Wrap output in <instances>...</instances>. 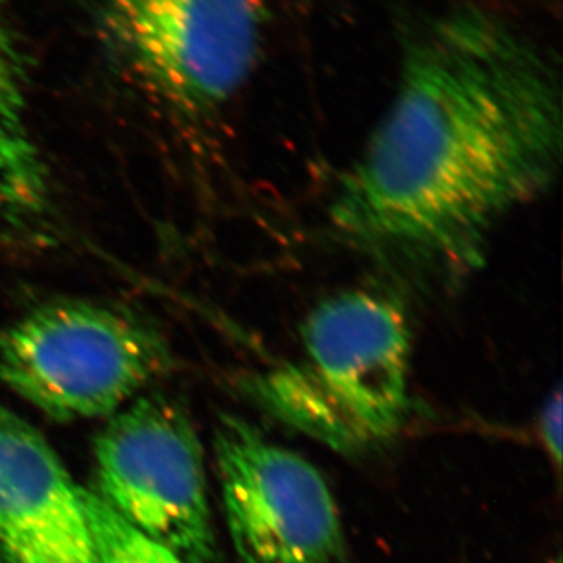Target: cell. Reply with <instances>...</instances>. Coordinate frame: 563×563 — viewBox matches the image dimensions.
I'll use <instances>...</instances> for the list:
<instances>
[{
	"label": "cell",
	"mask_w": 563,
	"mask_h": 563,
	"mask_svg": "<svg viewBox=\"0 0 563 563\" xmlns=\"http://www.w3.org/2000/svg\"><path fill=\"white\" fill-rule=\"evenodd\" d=\"M398 85L333 195L332 228L413 276H463L507 217L561 172V77L531 38L477 5L415 25Z\"/></svg>",
	"instance_id": "cell-1"
},
{
	"label": "cell",
	"mask_w": 563,
	"mask_h": 563,
	"mask_svg": "<svg viewBox=\"0 0 563 563\" xmlns=\"http://www.w3.org/2000/svg\"><path fill=\"white\" fill-rule=\"evenodd\" d=\"M172 365L157 329L107 303H44L0 329V380L58 421L120 412Z\"/></svg>",
	"instance_id": "cell-2"
},
{
	"label": "cell",
	"mask_w": 563,
	"mask_h": 563,
	"mask_svg": "<svg viewBox=\"0 0 563 563\" xmlns=\"http://www.w3.org/2000/svg\"><path fill=\"white\" fill-rule=\"evenodd\" d=\"M301 339L302 401L314 437L354 450L399 431L412 357L401 302L366 288L335 292L307 314Z\"/></svg>",
	"instance_id": "cell-3"
},
{
	"label": "cell",
	"mask_w": 563,
	"mask_h": 563,
	"mask_svg": "<svg viewBox=\"0 0 563 563\" xmlns=\"http://www.w3.org/2000/svg\"><path fill=\"white\" fill-rule=\"evenodd\" d=\"M102 36L163 101L190 117L225 106L250 79L269 0H101Z\"/></svg>",
	"instance_id": "cell-4"
},
{
	"label": "cell",
	"mask_w": 563,
	"mask_h": 563,
	"mask_svg": "<svg viewBox=\"0 0 563 563\" xmlns=\"http://www.w3.org/2000/svg\"><path fill=\"white\" fill-rule=\"evenodd\" d=\"M99 496L187 563L217 555L206 462L179 404L140 396L111 417L95 446Z\"/></svg>",
	"instance_id": "cell-5"
},
{
	"label": "cell",
	"mask_w": 563,
	"mask_h": 563,
	"mask_svg": "<svg viewBox=\"0 0 563 563\" xmlns=\"http://www.w3.org/2000/svg\"><path fill=\"white\" fill-rule=\"evenodd\" d=\"M233 548L243 563H342L339 509L320 472L235 415L214 426Z\"/></svg>",
	"instance_id": "cell-6"
},
{
	"label": "cell",
	"mask_w": 563,
	"mask_h": 563,
	"mask_svg": "<svg viewBox=\"0 0 563 563\" xmlns=\"http://www.w3.org/2000/svg\"><path fill=\"white\" fill-rule=\"evenodd\" d=\"M0 563H95L79 485L43 433L2 401Z\"/></svg>",
	"instance_id": "cell-7"
},
{
	"label": "cell",
	"mask_w": 563,
	"mask_h": 563,
	"mask_svg": "<svg viewBox=\"0 0 563 563\" xmlns=\"http://www.w3.org/2000/svg\"><path fill=\"white\" fill-rule=\"evenodd\" d=\"M20 55L0 24V246L32 239L51 214L49 173L25 120Z\"/></svg>",
	"instance_id": "cell-8"
},
{
	"label": "cell",
	"mask_w": 563,
	"mask_h": 563,
	"mask_svg": "<svg viewBox=\"0 0 563 563\" xmlns=\"http://www.w3.org/2000/svg\"><path fill=\"white\" fill-rule=\"evenodd\" d=\"M80 501L90 529L95 563H187L125 521L95 490L80 487Z\"/></svg>",
	"instance_id": "cell-9"
},
{
	"label": "cell",
	"mask_w": 563,
	"mask_h": 563,
	"mask_svg": "<svg viewBox=\"0 0 563 563\" xmlns=\"http://www.w3.org/2000/svg\"><path fill=\"white\" fill-rule=\"evenodd\" d=\"M562 391L558 390L544 404L539 417L540 440L555 466H561L562 462Z\"/></svg>",
	"instance_id": "cell-10"
}]
</instances>
